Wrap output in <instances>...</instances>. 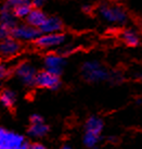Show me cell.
<instances>
[{
	"mask_svg": "<svg viewBox=\"0 0 142 149\" xmlns=\"http://www.w3.org/2000/svg\"><path fill=\"white\" fill-rule=\"evenodd\" d=\"M98 15L110 25L126 26L129 23L130 17L128 11L123 6L113 1L103 0L94 8Z\"/></svg>",
	"mask_w": 142,
	"mask_h": 149,
	"instance_id": "obj_1",
	"label": "cell"
},
{
	"mask_svg": "<svg viewBox=\"0 0 142 149\" xmlns=\"http://www.w3.org/2000/svg\"><path fill=\"white\" fill-rule=\"evenodd\" d=\"M111 71L99 60H86L80 65V74L85 82L90 84L108 82Z\"/></svg>",
	"mask_w": 142,
	"mask_h": 149,
	"instance_id": "obj_2",
	"label": "cell"
},
{
	"mask_svg": "<svg viewBox=\"0 0 142 149\" xmlns=\"http://www.w3.org/2000/svg\"><path fill=\"white\" fill-rule=\"evenodd\" d=\"M29 141L20 133L0 126V149H28Z\"/></svg>",
	"mask_w": 142,
	"mask_h": 149,
	"instance_id": "obj_3",
	"label": "cell"
},
{
	"mask_svg": "<svg viewBox=\"0 0 142 149\" xmlns=\"http://www.w3.org/2000/svg\"><path fill=\"white\" fill-rule=\"evenodd\" d=\"M37 72V66L28 60L20 61L12 69V75L17 77L22 86L26 88L35 87V77Z\"/></svg>",
	"mask_w": 142,
	"mask_h": 149,
	"instance_id": "obj_4",
	"label": "cell"
},
{
	"mask_svg": "<svg viewBox=\"0 0 142 149\" xmlns=\"http://www.w3.org/2000/svg\"><path fill=\"white\" fill-rule=\"evenodd\" d=\"M67 40H68V36L63 31V32H58V33L40 34L34 40L33 44L39 50L52 51V50L58 49L63 44L67 42Z\"/></svg>",
	"mask_w": 142,
	"mask_h": 149,
	"instance_id": "obj_5",
	"label": "cell"
},
{
	"mask_svg": "<svg viewBox=\"0 0 142 149\" xmlns=\"http://www.w3.org/2000/svg\"><path fill=\"white\" fill-rule=\"evenodd\" d=\"M42 65L45 70L49 71L58 76H62L65 66L67 65V58L52 50L45 54V57L42 59Z\"/></svg>",
	"mask_w": 142,
	"mask_h": 149,
	"instance_id": "obj_6",
	"label": "cell"
},
{
	"mask_svg": "<svg viewBox=\"0 0 142 149\" xmlns=\"http://www.w3.org/2000/svg\"><path fill=\"white\" fill-rule=\"evenodd\" d=\"M61 85V76H58L45 69L38 70L35 77V87L47 91H58Z\"/></svg>",
	"mask_w": 142,
	"mask_h": 149,
	"instance_id": "obj_7",
	"label": "cell"
},
{
	"mask_svg": "<svg viewBox=\"0 0 142 149\" xmlns=\"http://www.w3.org/2000/svg\"><path fill=\"white\" fill-rule=\"evenodd\" d=\"M40 31L38 27H34L27 23H19L11 31V36L21 42H33L40 35Z\"/></svg>",
	"mask_w": 142,
	"mask_h": 149,
	"instance_id": "obj_8",
	"label": "cell"
},
{
	"mask_svg": "<svg viewBox=\"0 0 142 149\" xmlns=\"http://www.w3.org/2000/svg\"><path fill=\"white\" fill-rule=\"evenodd\" d=\"M24 44L17 40L12 36L0 40V59L9 60L17 57L23 50Z\"/></svg>",
	"mask_w": 142,
	"mask_h": 149,
	"instance_id": "obj_9",
	"label": "cell"
},
{
	"mask_svg": "<svg viewBox=\"0 0 142 149\" xmlns=\"http://www.w3.org/2000/svg\"><path fill=\"white\" fill-rule=\"evenodd\" d=\"M64 22L61 17L57 15H48L45 22L39 26V31L41 34L58 33L64 31Z\"/></svg>",
	"mask_w": 142,
	"mask_h": 149,
	"instance_id": "obj_10",
	"label": "cell"
},
{
	"mask_svg": "<svg viewBox=\"0 0 142 149\" xmlns=\"http://www.w3.org/2000/svg\"><path fill=\"white\" fill-rule=\"evenodd\" d=\"M50 126L46 122H38V123H29L26 130V136L28 139H42L49 135Z\"/></svg>",
	"mask_w": 142,
	"mask_h": 149,
	"instance_id": "obj_11",
	"label": "cell"
},
{
	"mask_svg": "<svg viewBox=\"0 0 142 149\" xmlns=\"http://www.w3.org/2000/svg\"><path fill=\"white\" fill-rule=\"evenodd\" d=\"M104 120L99 116H90L87 118L84 124V132L102 136V132L104 130Z\"/></svg>",
	"mask_w": 142,
	"mask_h": 149,
	"instance_id": "obj_12",
	"label": "cell"
},
{
	"mask_svg": "<svg viewBox=\"0 0 142 149\" xmlns=\"http://www.w3.org/2000/svg\"><path fill=\"white\" fill-rule=\"evenodd\" d=\"M119 37H121V42H124L126 46L131 47V48L139 47L141 44L140 33L134 27H125L124 29H121Z\"/></svg>",
	"mask_w": 142,
	"mask_h": 149,
	"instance_id": "obj_13",
	"label": "cell"
},
{
	"mask_svg": "<svg viewBox=\"0 0 142 149\" xmlns=\"http://www.w3.org/2000/svg\"><path fill=\"white\" fill-rule=\"evenodd\" d=\"M17 101V91L10 87H2L0 89V104L6 109L14 108Z\"/></svg>",
	"mask_w": 142,
	"mask_h": 149,
	"instance_id": "obj_14",
	"label": "cell"
},
{
	"mask_svg": "<svg viewBox=\"0 0 142 149\" xmlns=\"http://www.w3.org/2000/svg\"><path fill=\"white\" fill-rule=\"evenodd\" d=\"M47 17H48V14L43 11V9L32 8L24 20H25V23L32 25L34 27H38L39 29V26L45 22Z\"/></svg>",
	"mask_w": 142,
	"mask_h": 149,
	"instance_id": "obj_15",
	"label": "cell"
},
{
	"mask_svg": "<svg viewBox=\"0 0 142 149\" xmlns=\"http://www.w3.org/2000/svg\"><path fill=\"white\" fill-rule=\"evenodd\" d=\"M17 22L19 20H17L12 14L11 8L8 7L4 2L0 4V24L12 29L17 24Z\"/></svg>",
	"mask_w": 142,
	"mask_h": 149,
	"instance_id": "obj_16",
	"label": "cell"
},
{
	"mask_svg": "<svg viewBox=\"0 0 142 149\" xmlns=\"http://www.w3.org/2000/svg\"><path fill=\"white\" fill-rule=\"evenodd\" d=\"M30 9H32V6L29 3H22L12 8L11 11H12V14L17 20H24L30 11Z\"/></svg>",
	"mask_w": 142,
	"mask_h": 149,
	"instance_id": "obj_17",
	"label": "cell"
},
{
	"mask_svg": "<svg viewBox=\"0 0 142 149\" xmlns=\"http://www.w3.org/2000/svg\"><path fill=\"white\" fill-rule=\"evenodd\" d=\"M12 75V69L6 62V60L0 59V89L3 87V83L6 79Z\"/></svg>",
	"mask_w": 142,
	"mask_h": 149,
	"instance_id": "obj_18",
	"label": "cell"
},
{
	"mask_svg": "<svg viewBox=\"0 0 142 149\" xmlns=\"http://www.w3.org/2000/svg\"><path fill=\"white\" fill-rule=\"evenodd\" d=\"M54 51H55V52H58L59 54L63 56V57L67 58L68 56H72V54L75 52V51H76V47L74 45H72V44L65 42V44H63L61 47H59L58 49H55Z\"/></svg>",
	"mask_w": 142,
	"mask_h": 149,
	"instance_id": "obj_19",
	"label": "cell"
},
{
	"mask_svg": "<svg viewBox=\"0 0 142 149\" xmlns=\"http://www.w3.org/2000/svg\"><path fill=\"white\" fill-rule=\"evenodd\" d=\"M108 82L112 85H119L124 82V75L121 74L118 71H114V72H110V76Z\"/></svg>",
	"mask_w": 142,
	"mask_h": 149,
	"instance_id": "obj_20",
	"label": "cell"
},
{
	"mask_svg": "<svg viewBox=\"0 0 142 149\" xmlns=\"http://www.w3.org/2000/svg\"><path fill=\"white\" fill-rule=\"evenodd\" d=\"M11 31H12L11 29H9L7 26L0 24V40L10 37L11 36Z\"/></svg>",
	"mask_w": 142,
	"mask_h": 149,
	"instance_id": "obj_21",
	"label": "cell"
},
{
	"mask_svg": "<svg viewBox=\"0 0 142 149\" xmlns=\"http://www.w3.org/2000/svg\"><path fill=\"white\" fill-rule=\"evenodd\" d=\"M3 2L7 4L8 7H10L11 9L14 8V7H17V6H19V4L29 3L28 0H3Z\"/></svg>",
	"mask_w": 142,
	"mask_h": 149,
	"instance_id": "obj_22",
	"label": "cell"
},
{
	"mask_svg": "<svg viewBox=\"0 0 142 149\" xmlns=\"http://www.w3.org/2000/svg\"><path fill=\"white\" fill-rule=\"evenodd\" d=\"M29 4L32 6V8H40L42 9L47 4L48 0H28Z\"/></svg>",
	"mask_w": 142,
	"mask_h": 149,
	"instance_id": "obj_23",
	"label": "cell"
},
{
	"mask_svg": "<svg viewBox=\"0 0 142 149\" xmlns=\"http://www.w3.org/2000/svg\"><path fill=\"white\" fill-rule=\"evenodd\" d=\"M28 149H47V146L41 143V141H29V146Z\"/></svg>",
	"mask_w": 142,
	"mask_h": 149,
	"instance_id": "obj_24",
	"label": "cell"
},
{
	"mask_svg": "<svg viewBox=\"0 0 142 149\" xmlns=\"http://www.w3.org/2000/svg\"><path fill=\"white\" fill-rule=\"evenodd\" d=\"M43 121H45L43 116L39 113H33L29 116V123H38V122H43Z\"/></svg>",
	"mask_w": 142,
	"mask_h": 149,
	"instance_id": "obj_25",
	"label": "cell"
},
{
	"mask_svg": "<svg viewBox=\"0 0 142 149\" xmlns=\"http://www.w3.org/2000/svg\"><path fill=\"white\" fill-rule=\"evenodd\" d=\"M81 10H83V12L89 14V13H92L94 11V6H92V4H90V3H85V4H83Z\"/></svg>",
	"mask_w": 142,
	"mask_h": 149,
	"instance_id": "obj_26",
	"label": "cell"
},
{
	"mask_svg": "<svg viewBox=\"0 0 142 149\" xmlns=\"http://www.w3.org/2000/svg\"><path fill=\"white\" fill-rule=\"evenodd\" d=\"M106 141H109V143H111V144H116L117 141H118V138H117L116 136H108L106 137Z\"/></svg>",
	"mask_w": 142,
	"mask_h": 149,
	"instance_id": "obj_27",
	"label": "cell"
},
{
	"mask_svg": "<svg viewBox=\"0 0 142 149\" xmlns=\"http://www.w3.org/2000/svg\"><path fill=\"white\" fill-rule=\"evenodd\" d=\"M61 149H72V145L68 143H65V144L61 145Z\"/></svg>",
	"mask_w": 142,
	"mask_h": 149,
	"instance_id": "obj_28",
	"label": "cell"
},
{
	"mask_svg": "<svg viewBox=\"0 0 142 149\" xmlns=\"http://www.w3.org/2000/svg\"><path fill=\"white\" fill-rule=\"evenodd\" d=\"M136 104H141V97L137 98V100H136Z\"/></svg>",
	"mask_w": 142,
	"mask_h": 149,
	"instance_id": "obj_29",
	"label": "cell"
},
{
	"mask_svg": "<svg viewBox=\"0 0 142 149\" xmlns=\"http://www.w3.org/2000/svg\"><path fill=\"white\" fill-rule=\"evenodd\" d=\"M108 1H113V0H108Z\"/></svg>",
	"mask_w": 142,
	"mask_h": 149,
	"instance_id": "obj_30",
	"label": "cell"
}]
</instances>
